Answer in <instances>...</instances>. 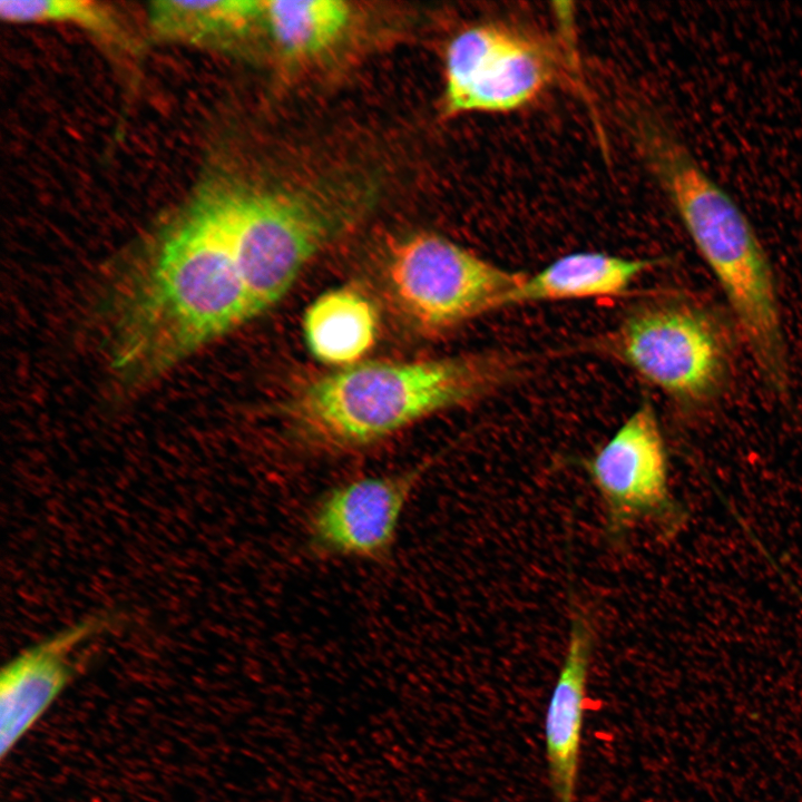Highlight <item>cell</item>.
<instances>
[{
	"mask_svg": "<svg viewBox=\"0 0 802 802\" xmlns=\"http://www.w3.org/2000/svg\"><path fill=\"white\" fill-rule=\"evenodd\" d=\"M366 476L325 490L306 517L310 550L319 557L384 561L392 552L405 507L431 466Z\"/></svg>",
	"mask_w": 802,
	"mask_h": 802,
	"instance_id": "obj_7",
	"label": "cell"
},
{
	"mask_svg": "<svg viewBox=\"0 0 802 802\" xmlns=\"http://www.w3.org/2000/svg\"><path fill=\"white\" fill-rule=\"evenodd\" d=\"M256 315L275 305L330 239L332 216L295 194L219 189Z\"/></svg>",
	"mask_w": 802,
	"mask_h": 802,
	"instance_id": "obj_6",
	"label": "cell"
},
{
	"mask_svg": "<svg viewBox=\"0 0 802 802\" xmlns=\"http://www.w3.org/2000/svg\"><path fill=\"white\" fill-rule=\"evenodd\" d=\"M580 464L600 496L605 536L613 546H622L635 524L671 510L665 443L649 402Z\"/></svg>",
	"mask_w": 802,
	"mask_h": 802,
	"instance_id": "obj_8",
	"label": "cell"
},
{
	"mask_svg": "<svg viewBox=\"0 0 802 802\" xmlns=\"http://www.w3.org/2000/svg\"><path fill=\"white\" fill-rule=\"evenodd\" d=\"M595 646L593 617L574 604L566 654L545 715V755L556 802H575L579 775L586 691Z\"/></svg>",
	"mask_w": 802,
	"mask_h": 802,
	"instance_id": "obj_10",
	"label": "cell"
},
{
	"mask_svg": "<svg viewBox=\"0 0 802 802\" xmlns=\"http://www.w3.org/2000/svg\"><path fill=\"white\" fill-rule=\"evenodd\" d=\"M0 16L11 22L60 21L89 31L100 41L128 48L130 36L116 12L106 4L82 0L1 1Z\"/></svg>",
	"mask_w": 802,
	"mask_h": 802,
	"instance_id": "obj_15",
	"label": "cell"
},
{
	"mask_svg": "<svg viewBox=\"0 0 802 802\" xmlns=\"http://www.w3.org/2000/svg\"><path fill=\"white\" fill-rule=\"evenodd\" d=\"M615 355L675 402L717 398L731 370V341L720 316L695 297L672 295L629 312L610 339Z\"/></svg>",
	"mask_w": 802,
	"mask_h": 802,
	"instance_id": "obj_3",
	"label": "cell"
},
{
	"mask_svg": "<svg viewBox=\"0 0 802 802\" xmlns=\"http://www.w3.org/2000/svg\"><path fill=\"white\" fill-rule=\"evenodd\" d=\"M509 368L499 356L476 354L355 363L307 385L295 417L314 446L356 451L479 399L509 375Z\"/></svg>",
	"mask_w": 802,
	"mask_h": 802,
	"instance_id": "obj_2",
	"label": "cell"
},
{
	"mask_svg": "<svg viewBox=\"0 0 802 802\" xmlns=\"http://www.w3.org/2000/svg\"><path fill=\"white\" fill-rule=\"evenodd\" d=\"M560 60L541 38L496 22L466 27L444 52L443 114H501L526 107L557 78Z\"/></svg>",
	"mask_w": 802,
	"mask_h": 802,
	"instance_id": "obj_5",
	"label": "cell"
},
{
	"mask_svg": "<svg viewBox=\"0 0 802 802\" xmlns=\"http://www.w3.org/2000/svg\"><path fill=\"white\" fill-rule=\"evenodd\" d=\"M148 12L151 33L159 40L224 47L263 22V1L158 0Z\"/></svg>",
	"mask_w": 802,
	"mask_h": 802,
	"instance_id": "obj_13",
	"label": "cell"
},
{
	"mask_svg": "<svg viewBox=\"0 0 802 802\" xmlns=\"http://www.w3.org/2000/svg\"><path fill=\"white\" fill-rule=\"evenodd\" d=\"M115 624L90 616L19 652L0 674V755L4 760L80 669L76 652Z\"/></svg>",
	"mask_w": 802,
	"mask_h": 802,
	"instance_id": "obj_9",
	"label": "cell"
},
{
	"mask_svg": "<svg viewBox=\"0 0 802 802\" xmlns=\"http://www.w3.org/2000/svg\"><path fill=\"white\" fill-rule=\"evenodd\" d=\"M661 261L632 258L600 252L564 255L539 272L529 275L507 299L511 305L614 297Z\"/></svg>",
	"mask_w": 802,
	"mask_h": 802,
	"instance_id": "obj_11",
	"label": "cell"
},
{
	"mask_svg": "<svg viewBox=\"0 0 802 802\" xmlns=\"http://www.w3.org/2000/svg\"><path fill=\"white\" fill-rule=\"evenodd\" d=\"M350 20L351 8L341 0L263 1V23L270 36L294 58L312 57L330 48Z\"/></svg>",
	"mask_w": 802,
	"mask_h": 802,
	"instance_id": "obj_14",
	"label": "cell"
},
{
	"mask_svg": "<svg viewBox=\"0 0 802 802\" xmlns=\"http://www.w3.org/2000/svg\"><path fill=\"white\" fill-rule=\"evenodd\" d=\"M305 341L312 354L332 365H353L374 344L378 315L359 292L342 287L320 295L303 317Z\"/></svg>",
	"mask_w": 802,
	"mask_h": 802,
	"instance_id": "obj_12",
	"label": "cell"
},
{
	"mask_svg": "<svg viewBox=\"0 0 802 802\" xmlns=\"http://www.w3.org/2000/svg\"><path fill=\"white\" fill-rule=\"evenodd\" d=\"M635 137L654 177L713 273L766 388H790L786 339L775 274L749 218L700 166L657 114L642 111Z\"/></svg>",
	"mask_w": 802,
	"mask_h": 802,
	"instance_id": "obj_1",
	"label": "cell"
},
{
	"mask_svg": "<svg viewBox=\"0 0 802 802\" xmlns=\"http://www.w3.org/2000/svg\"><path fill=\"white\" fill-rule=\"evenodd\" d=\"M526 276L427 232L398 243L385 264L387 284L399 311L421 332L434 335L505 307Z\"/></svg>",
	"mask_w": 802,
	"mask_h": 802,
	"instance_id": "obj_4",
	"label": "cell"
}]
</instances>
